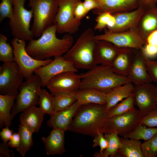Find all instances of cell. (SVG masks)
I'll return each instance as SVG.
<instances>
[{"label": "cell", "instance_id": "obj_22", "mask_svg": "<svg viewBox=\"0 0 157 157\" xmlns=\"http://www.w3.org/2000/svg\"><path fill=\"white\" fill-rule=\"evenodd\" d=\"M136 28L140 35L146 42L148 35L157 30V10L156 7L144 10Z\"/></svg>", "mask_w": 157, "mask_h": 157}, {"label": "cell", "instance_id": "obj_16", "mask_svg": "<svg viewBox=\"0 0 157 157\" xmlns=\"http://www.w3.org/2000/svg\"><path fill=\"white\" fill-rule=\"evenodd\" d=\"M144 10L142 6L139 5L133 10L113 14L115 19V25L107 30L111 32L119 33L136 28Z\"/></svg>", "mask_w": 157, "mask_h": 157}, {"label": "cell", "instance_id": "obj_28", "mask_svg": "<svg viewBox=\"0 0 157 157\" xmlns=\"http://www.w3.org/2000/svg\"><path fill=\"white\" fill-rule=\"evenodd\" d=\"M121 145L118 156L125 157H144L141 148V143L138 140L127 138H120Z\"/></svg>", "mask_w": 157, "mask_h": 157}, {"label": "cell", "instance_id": "obj_42", "mask_svg": "<svg viewBox=\"0 0 157 157\" xmlns=\"http://www.w3.org/2000/svg\"><path fill=\"white\" fill-rule=\"evenodd\" d=\"M88 13L81 0L77 3L74 10V14L75 19L81 22V20Z\"/></svg>", "mask_w": 157, "mask_h": 157}, {"label": "cell", "instance_id": "obj_18", "mask_svg": "<svg viewBox=\"0 0 157 157\" xmlns=\"http://www.w3.org/2000/svg\"><path fill=\"white\" fill-rule=\"evenodd\" d=\"M125 48L116 46L105 40H98L94 52L96 64L111 66L116 57Z\"/></svg>", "mask_w": 157, "mask_h": 157}, {"label": "cell", "instance_id": "obj_45", "mask_svg": "<svg viewBox=\"0 0 157 157\" xmlns=\"http://www.w3.org/2000/svg\"><path fill=\"white\" fill-rule=\"evenodd\" d=\"M83 3L88 13L91 10L99 8L100 7V3L97 0H84Z\"/></svg>", "mask_w": 157, "mask_h": 157}, {"label": "cell", "instance_id": "obj_4", "mask_svg": "<svg viewBox=\"0 0 157 157\" xmlns=\"http://www.w3.org/2000/svg\"><path fill=\"white\" fill-rule=\"evenodd\" d=\"M90 28L84 30L75 43L63 56L66 60L73 64L77 69H89L96 65L94 52L97 41Z\"/></svg>", "mask_w": 157, "mask_h": 157}, {"label": "cell", "instance_id": "obj_24", "mask_svg": "<svg viewBox=\"0 0 157 157\" xmlns=\"http://www.w3.org/2000/svg\"><path fill=\"white\" fill-rule=\"evenodd\" d=\"M134 54L135 49L125 48L117 55L113 61L111 65L113 71L118 75L127 77Z\"/></svg>", "mask_w": 157, "mask_h": 157}, {"label": "cell", "instance_id": "obj_30", "mask_svg": "<svg viewBox=\"0 0 157 157\" xmlns=\"http://www.w3.org/2000/svg\"><path fill=\"white\" fill-rule=\"evenodd\" d=\"M77 91L72 92L60 93L53 95L54 98V112L65 109L73 104L77 101Z\"/></svg>", "mask_w": 157, "mask_h": 157}, {"label": "cell", "instance_id": "obj_25", "mask_svg": "<svg viewBox=\"0 0 157 157\" xmlns=\"http://www.w3.org/2000/svg\"><path fill=\"white\" fill-rule=\"evenodd\" d=\"M76 101L81 106L90 104H106V93L96 89H79L76 94Z\"/></svg>", "mask_w": 157, "mask_h": 157}, {"label": "cell", "instance_id": "obj_6", "mask_svg": "<svg viewBox=\"0 0 157 157\" xmlns=\"http://www.w3.org/2000/svg\"><path fill=\"white\" fill-rule=\"evenodd\" d=\"M41 86V79L35 74L20 83L15 103L11 111L13 119L18 113L38 104L39 94Z\"/></svg>", "mask_w": 157, "mask_h": 157}, {"label": "cell", "instance_id": "obj_52", "mask_svg": "<svg viewBox=\"0 0 157 157\" xmlns=\"http://www.w3.org/2000/svg\"><path fill=\"white\" fill-rule=\"evenodd\" d=\"M156 10H157V6H156Z\"/></svg>", "mask_w": 157, "mask_h": 157}, {"label": "cell", "instance_id": "obj_43", "mask_svg": "<svg viewBox=\"0 0 157 157\" xmlns=\"http://www.w3.org/2000/svg\"><path fill=\"white\" fill-rule=\"evenodd\" d=\"M141 49L145 57L149 59L157 55V46L146 44Z\"/></svg>", "mask_w": 157, "mask_h": 157}, {"label": "cell", "instance_id": "obj_44", "mask_svg": "<svg viewBox=\"0 0 157 157\" xmlns=\"http://www.w3.org/2000/svg\"><path fill=\"white\" fill-rule=\"evenodd\" d=\"M13 130L9 129V127H6L2 128V131L0 132V136L3 142L7 144L13 133Z\"/></svg>", "mask_w": 157, "mask_h": 157}, {"label": "cell", "instance_id": "obj_46", "mask_svg": "<svg viewBox=\"0 0 157 157\" xmlns=\"http://www.w3.org/2000/svg\"><path fill=\"white\" fill-rule=\"evenodd\" d=\"M20 141V137L18 132L13 133L8 144L9 146L16 149L19 146Z\"/></svg>", "mask_w": 157, "mask_h": 157}, {"label": "cell", "instance_id": "obj_7", "mask_svg": "<svg viewBox=\"0 0 157 157\" xmlns=\"http://www.w3.org/2000/svg\"><path fill=\"white\" fill-rule=\"evenodd\" d=\"M27 0H12L13 17L9 20V25L14 38L29 41L34 37L30 28L33 12L31 9L28 10L25 8Z\"/></svg>", "mask_w": 157, "mask_h": 157}, {"label": "cell", "instance_id": "obj_36", "mask_svg": "<svg viewBox=\"0 0 157 157\" xmlns=\"http://www.w3.org/2000/svg\"><path fill=\"white\" fill-rule=\"evenodd\" d=\"M96 21L94 29L101 31L106 27L108 29L113 27L115 23V19L113 14L104 12L97 15Z\"/></svg>", "mask_w": 157, "mask_h": 157}, {"label": "cell", "instance_id": "obj_47", "mask_svg": "<svg viewBox=\"0 0 157 157\" xmlns=\"http://www.w3.org/2000/svg\"><path fill=\"white\" fill-rule=\"evenodd\" d=\"M139 5L144 9L156 7L157 5V0H139Z\"/></svg>", "mask_w": 157, "mask_h": 157}, {"label": "cell", "instance_id": "obj_23", "mask_svg": "<svg viewBox=\"0 0 157 157\" xmlns=\"http://www.w3.org/2000/svg\"><path fill=\"white\" fill-rule=\"evenodd\" d=\"M44 113L39 107H30L23 111L19 117L20 124L33 133L39 130L43 121Z\"/></svg>", "mask_w": 157, "mask_h": 157}, {"label": "cell", "instance_id": "obj_12", "mask_svg": "<svg viewBox=\"0 0 157 157\" xmlns=\"http://www.w3.org/2000/svg\"><path fill=\"white\" fill-rule=\"evenodd\" d=\"M95 37L97 40H105L120 48L141 49L146 44L136 28L119 33L111 32L106 30L104 33Z\"/></svg>", "mask_w": 157, "mask_h": 157}, {"label": "cell", "instance_id": "obj_11", "mask_svg": "<svg viewBox=\"0 0 157 157\" xmlns=\"http://www.w3.org/2000/svg\"><path fill=\"white\" fill-rule=\"evenodd\" d=\"M24 77L15 61L3 62L0 67V94L17 97Z\"/></svg>", "mask_w": 157, "mask_h": 157}, {"label": "cell", "instance_id": "obj_9", "mask_svg": "<svg viewBox=\"0 0 157 157\" xmlns=\"http://www.w3.org/2000/svg\"><path fill=\"white\" fill-rule=\"evenodd\" d=\"M80 0H57L58 9L53 24L57 32L71 35L78 30L81 22L75 18L74 10L77 2Z\"/></svg>", "mask_w": 157, "mask_h": 157}, {"label": "cell", "instance_id": "obj_19", "mask_svg": "<svg viewBox=\"0 0 157 157\" xmlns=\"http://www.w3.org/2000/svg\"><path fill=\"white\" fill-rule=\"evenodd\" d=\"M100 7L93 10L94 14L107 12L112 14L130 11L137 8L139 6V0H97Z\"/></svg>", "mask_w": 157, "mask_h": 157}, {"label": "cell", "instance_id": "obj_51", "mask_svg": "<svg viewBox=\"0 0 157 157\" xmlns=\"http://www.w3.org/2000/svg\"><path fill=\"white\" fill-rule=\"evenodd\" d=\"M156 90L157 93V84L156 86Z\"/></svg>", "mask_w": 157, "mask_h": 157}, {"label": "cell", "instance_id": "obj_2", "mask_svg": "<svg viewBox=\"0 0 157 157\" xmlns=\"http://www.w3.org/2000/svg\"><path fill=\"white\" fill-rule=\"evenodd\" d=\"M108 118L106 104L81 105L68 130L94 137L99 132L104 133Z\"/></svg>", "mask_w": 157, "mask_h": 157}, {"label": "cell", "instance_id": "obj_3", "mask_svg": "<svg viewBox=\"0 0 157 157\" xmlns=\"http://www.w3.org/2000/svg\"><path fill=\"white\" fill-rule=\"evenodd\" d=\"M80 75V89L93 88L106 93L116 86L131 82L128 77L115 74L111 66L96 65Z\"/></svg>", "mask_w": 157, "mask_h": 157}, {"label": "cell", "instance_id": "obj_34", "mask_svg": "<svg viewBox=\"0 0 157 157\" xmlns=\"http://www.w3.org/2000/svg\"><path fill=\"white\" fill-rule=\"evenodd\" d=\"M7 41L6 37L0 34V61L3 62L15 61L13 47Z\"/></svg>", "mask_w": 157, "mask_h": 157}, {"label": "cell", "instance_id": "obj_31", "mask_svg": "<svg viewBox=\"0 0 157 157\" xmlns=\"http://www.w3.org/2000/svg\"><path fill=\"white\" fill-rule=\"evenodd\" d=\"M118 135L115 133L105 134L104 136L108 141V147L99 157L118 156V151L121 145V138Z\"/></svg>", "mask_w": 157, "mask_h": 157}, {"label": "cell", "instance_id": "obj_33", "mask_svg": "<svg viewBox=\"0 0 157 157\" xmlns=\"http://www.w3.org/2000/svg\"><path fill=\"white\" fill-rule=\"evenodd\" d=\"M39 108L45 114L52 115L54 112V96L45 90L41 89L39 92Z\"/></svg>", "mask_w": 157, "mask_h": 157}, {"label": "cell", "instance_id": "obj_8", "mask_svg": "<svg viewBox=\"0 0 157 157\" xmlns=\"http://www.w3.org/2000/svg\"><path fill=\"white\" fill-rule=\"evenodd\" d=\"M143 116L136 109L109 118L104 133H115L124 138L127 137L142 125Z\"/></svg>", "mask_w": 157, "mask_h": 157}, {"label": "cell", "instance_id": "obj_26", "mask_svg": "<svg viewBox=\"0 0 157 157\" xmlns=\"http://www.w3.org/2000/svg\"><path fill=\"white\" fill-rule=\"evenodd\" d=\"M135 86L131 82L116 87L106 93V105L108 111L110 108L131 95Z\"/></svg>", "mask_w": 157, "mask_h": 157}, {"label": "cell", "instance_id": "obj_15", "mask_svg": "<svg viewBox=\"0 0 157 157\" xmlns=\"http://www.w3.org/2000/svg\"><path fill=\"white\" fill-rule=\"evenodd\" d=\"M68 71L76 72L77 69L72 63L65 60L62 56L55 57L49 64L36 69L34 73L40 77L42 86L44 87L55 76Z\"/></svg>", "mask_w": 157, "mask_h": 157}, {"label": "cell", "instance_id": "obj_37", "mask_svg": "<svg viewBox=\"0 0 157 157\" xmlns=\"http://www.w3.org/2000/svg\"><path fill=\"white\" fill-rule=\"evenodd\" d=\"M141 148L144 157L157 156V134L141 143Z\"/></svg>", "mask_w": 157, "mask_h": 157}, {"label": "cell", "instance_id": "obj_32", "mask_svg": "<svg viewBox=\"0 0 157 157\" xmlns=\"http://www.w3.org/2000/svg\"><path fill=\"white\" fill-rule=\"evenodd\" d=\"M134 97L133 93L128 97L125 99L110 108L108 112L109 118L113 116L121 115L135 109L134 106Z\"/></svg>", "mask_w": 157, "mask_h": 157}, {"label": "cell", "instance_id": "obj_10", "mask_svg": "<svg viewBox=\"0 0 157 157\" xmlns=\"http://www.w3.org/2000/svg\"><path fill=\"white\" fill-rule=\"evenodd\" d=\"M11 43L13 48L15 61L17 64L24 78L26 79L33 74L36 69L49 64L52 60L50 58L39 60L33 58L26 50L25 41L14 38Z\"/></svg>", "mask_w": 157, "mask_h": 157}, {"label": "cell", "instance_id": "obj_20", "mask_svg": "<svg viewBox=\"0 0 157 157\" xmlns=\"http://www.w3.org/2000/svg\"><path fill=\"white\" fill-rule=\"evenodd\" d=\"M81 105L76 101L69 107L65 109L54 112L50 115L47 124L51 128H56L68 130L69 127Z\"/></svg>", "mask_w": 157, "mask_h": 157}, {"label": "cell", "instance_id": "obj_48", "mask_svg": "<svg viewBox=\"0 0 157 157\" xmlns=\"http://www.w3.org/2000/svg\"><path fill=\"white\" fill-rule=\"evenodd\" d=\"M146 44L157 46V30L148 35L146 39Z\"/></svg>", "mask_w": 157, "mask_h": 157}, {"label": "cell", "instance_id": "obj_21", "mask_svg": "<svg viewBox=\"0 0 157 157\" xmlns=\"http://www.w3.org/2000/svg\"><path fill=\"white\" fill-rule=\"evenodd\" d=\"M65 131L61 129L53 128L48 136L42 138L48 155H62L66 151L64 146Z\"/></svg>", "mask_w": 157, "mask_h": 157}, {"label": "cell", "instance_id": "obj_41", "mask_svg": "<svg viewBox=\"0 0 157 157\" xmlns=\"http://www.w3.org/2000/svg\"><path fill=\"white\" fill-rule=\"evenodd\" d=\"M142 122V125L148 127H157V108L143 116Z\"/></svg>", "mask_w": 157, "mask_h": 157}, {"label": "cell", "instance_id": "obj_35", "mask_svg": "<svg viewBox=\"0 0 157 157\" xmlns=\"http://www.w3.org/2000/svg\"><path fill=\"white\" fill-rule=\"evenodd\" d=\"M157 134V127H149L142 125L138 128L127 138L146 141L151 138Z\"/></svg>", "mask_w": 157, "mask_h": 157}, {"label": "cell", "instance_id": "obj_38", "mask_svg": "<svg viewBox=\"0 0 157 157\" xmlns=\"http://www.w3.org/2000/svg\"><path fill=\"white\" fill-rule=\"evenodd\" d=\"M13 7L12 0H1L0 3V22L5 18L11 19L13 17Z\"/></svg>", "mask_w": 157, "mask_h": 157}, {"label": "cell", "instance_id": "obj_39", "mask_svg": "<svg viewBox=\"0 0 157 157\" xmlns=\"http://www.w3.org/2000/svg\"><path fill=\"white\" fill-rule=\"evenodd\" d=\"M103 134V133L102 132H99L94 137L92 147H94L99 146L100 147V150L99 152H95L94 154V157H99L108 147L107 140Z\"/></svg>", "mask_w": 157, "mask_h": 157}, {"label": "cell", "instance_id": "obj_13", "mask_svg": "<svg viewBox=\"0 0 157 157\" xmlns=\"http://www.w3.org/2000/svg\"><path fill=\"white\" fill-rule=\"evenodd\" d=\"M134 105L143 116H144L157 108L156 86L151 83L135 86L133 93Z\"/></svg>", "mask_w": 157, "mask_h": 157}, {"label": "cell", "instance_id": "obj_17", "mask_svg": "<svg viewBox=\"0 0 157 157\" xmlns=\"http://www.w3.org/2000/svg\"><path fill=\"white\" fill-rule=\"evenodd\" d=\"M146 57L141 49H135L133 62L128 77L134 86L151 83L145 63Z\"/></svg>", "mask_w": 157, "mask_h": 157}, {"label": "cell", "instance_id": "obj_50", "mask_svg": "<svg viewBox=\"0 0 157 157\" xmlns=\"http://www.w3.org/2000/svg\"><path fill=\"white\" fill-rule=\"evenodd\" d=\"M156 105H157V94L156 95Z\"/></svg>", "mask_w": 157, "mask_h": 157}, {"label": "cell", "instance_id": "obj_49", "mask_svg": "<svg viewBox=\"0 0 157 157\" xmlns=\"http://www.w3.org/2000/svg\"><path fill=\"white\" fill-rule=\"evenodd\" d=\"M8 144H4L2 142L0 145V152L6 157H10L9 152L10 151L8 149Z\"/></svg>", "mask_w": 157, "mask_h": 157}, {"label": "cell", "instance_id": "obj_40", "mask_svg": "<svg viewBox=\"0 0 157 157\" xmlns=\"http://www.w3.org/2000/svg\"><path fill=\"white\" fill-rule=\"evenodd\" d=\"M145 63L150 78L157 84V61L151 60L146 57Z\"/></svg>", "mask_w": 157, "mask_h": 157}, {"label": "cell", "instance_id": "obj_5", "mask_svg": "<svg viewBox=\"0 0 157 157\" xmlns=\"http://www.w3.org/2000/svg\"><path fill=\"white\" fill-rule=\"evenodd\" d=\"M33 12L31 30L34 37H39L44 31L53 24L58 6L57 0H28Z\"/></svg>", "mask_w": 157, "mask_h": 157}, {"label": "cell", "instance_id": "obj_14", "mask_svg": "<svg viewBox=\"0 0 157 157\" xmlns=\"http://www.w3.org/2000/svg\"><path fill=\"white\" fill-rule=\"evenodd\" d=\"M81 78L80 75L72 71L65 72L51 78L46 86L53 95L60 93L72 92L80 88Z\"/></svg>", "mask_w": 157, "mask_h": 157}, {"label": "cell", "instance_id": "obj_29", "mask_svg": "<svg viewBox=\"0 0 157 157\" xmlns=\"http://www.w3.org/2000/svg\"><path fill=\"white\" fill-rule=\"evenodd\" d=\"M20 137L18 147L16 150L22 157H24L26 152L33 145L32 134L33 133L25 126L20 124L18 129Z\"/></svg>", "mask_w": 157, "mask_h": 157}, {"label": "cell", "instance_id": "obj_27", "mask_svg": "<svg viewBox=\"0 0 157 157\" xmlns=\"http://www.w3.org/2000/svg\"><path fill=\"white\" fill-rule=\"evenodd\" d=\"M16 97L8 95L0 94V128L4 126L9 127L13 119L10 113L14 106Z\"/></svg>", "mask_w": 157, "mask_h": 157}, {"label": "cell", "instance_id": "obj_1", "mask_svg": "<svg viewBox=\"0 0 157 157\" xmlns=\"http://www.w3.org/2000/svg\"><path fill=\"white\" fill-rule=\"evenodd\" d=\"M56 32L54 24L47 28L38 39L28 41L26 47L27 53L39 60L63 56L73 45L74 38L71 35L67 33L61 39L58 38Z\"/></svg>", "mask_w": 157, "mask_h": 157}]
</instances>
